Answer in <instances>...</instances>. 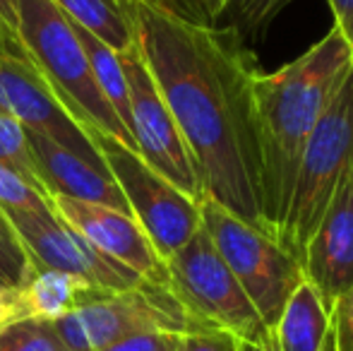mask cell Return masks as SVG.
Returning a JSON list of instances; mask_svg holds the SVG:
<instances>
[{
  "label": "cell",
  "mask_w": 353,
  "mask_h": 351,
  "mask_svg": "<svg viewBox=\"0 0 353 351\" xmlns=\"http://www.w3.org/2000/svg\"><path fill=\"white\" fill-rule=\"evenodd\" d=\"M135 41L171 108L202 192L267 231L257 150V68L231 29L185 19L152 0H125Z\"/></svg>",
  "instance_id": "6da1fadb"
},
{
  "label": "cell",
  "mask_w": 353,
  "mask_h": 351,
  "mask_svg": "<svg viewBox=\"0 0 353 351\" xmlns=\"http://www.w3.org/2000/svg\"><path fill=\"white\" fill-rule=\"evenodd\" d=\"M353 68V48L332 27L322 41L281 70L255 77L257 150L262 166V210L279 241L303 150L322 111ZM281 243V241H279Z\"/></svg>",
  "instance_id": "7a4b0ae2"
},
{
  "label": "cell",
  "mask_w": 353,
  "mask_h": 351,
  "mask_svg": "<svg viewBox=\"0 0 353 351\" xmlns=\"http://www.w3.org/2000/svg\"><path fill=\"white\" fill-rule=\"evenodd\" d=\"M17 34L24 56L84 130L111 135L137 152L135 140L94 80L74 24L53 0H17Z\"/></svg>",
  "instance_id": "3957f363"
},
{
  "label": "cell",
  "mask_w": 353,
  "mask_h": 351,
  "mask_svg": "<svg viewBox=\"0 0 353 351\" xmlns=\"http://www.w3.org/2000/svg\"><path fill=\"white\" fill-rule=\"evenodd\" d=\"M166 274L168 289L183 305L190 325L223 330L243 344L276 351L270 328L202 226L166 260Z\"/></svg>",
  "instance_id": "277c9868"
},
{
  "label": "cell",
  "mask_w": 353,
  "mask_h": 351,
  "mask_svg": "<svg viewBox=\"0 0 353 351\" xmlns=\"http://www.w3.org/2000/svg\"><path fill=\"white\" fill-rule=\"evenodd\" d=\"M202 229L274 337L286 301L305 281L301 260L267 231L243 221L212 197H200Z\"/></svg>",
  "instance_id": "5b68a950"
},
{
  "label": "cell",
  "mask_w": 353,
  "mask_h": 351,
  "mask_svg": "<svg viewBox=\"0 0 353 351\" xmlns=\"http://www.w3.org/2000/svg\"><path fill=\"white\" fill-rule=\"evenodd\" d=\"M353 159V68L303 150L279 241L298 260Z\"/></svg>",
  "instance_id": "8992f818"
},
{
  "label": "cell",
  "mask_w": 353,
  "mask_h": 351,
  "mask_svg": "<svg viewBox=\"0 0 353 351\" xmlns=\"http://www.w3.org/2000/svg\"><path fill=\"white\" fill-rule=\"evenodd\" d=\"M68 351H103L135 332L181 334L190 318L168 286L144 281L130 291L87 289L72 313L53 323Z\"/></svg>",
  "instance_id": "52a82bcc"
},
{
  "label": "cell",
  "mask_w": 353,
  "mask_h": 351,
  "mask_svg": "<svg viewBox=\"0 0 353 351\" xmlns=\"http://www.w3.org/2000/svg\"><path fill=\"white\" fill-rule=\"evenodd\" d=\"M89 137L125 195L132 219L140 224L159 258L166 263L202 226L200 202L178 190L116 137L97 130L89 132Z\"/></svg>",
  "instance_id": "ba28073f"
},
{
  "label": "cell",
  "mask_w": 353,
  "mask_h": 351,
  "mask_svg": "<svg viewBox=\"0 0 353 351\" xmlns=\"http://www.w3.org/2000/svg\"><path fill=\"white\" fill-rule=\"evenodd\" d=\"M123 63V72L128 80L130 97V135L135 140V150L147 166L161 174L168 183L185 192L188 197L200 202L202 183L195 169V161L183 140L178 123L171 108L166 106L140 48L135 46L118 51Z\"/></svg>",
  "instance_id": "9c48e42d"
},
{
  "label": "cell",
  "mask_w": 353,
  "mask_h": 351,
  "mask_svg": "<svg viewBox=\"0 0 353 351\" xmlns=\"http://www.w3.org/2000/svg\"><path fill=\"white\" fill-rule=\"evenodd\" d=\"M10 229L22 241L34 267L65 272L92 289L130 291L142 286V279L130 267L94 248L77 229L63 221L53 210L46 212H3Z\"/></svg>",
  "instance_id": "30bf717a"
},
{
  "label": "cell",
  "mask_w": 353,
  "mask_h": 351,
  "mask_svg": "<svg viewBox=\"0 0 353 351\" xmlns=\"http://www.w3.org/2000/svg\"><path fill=\"white\" fill-rule=\"evenodd\" d=\"M0 106L24 130L48 137L89 164L106 169V161L94 147L89 132L74 121L27 56L0 51Z\"/></svg>",
  "instance_id": "8fae6325"
},
{
  "label": "cell",
  "mask_w": 353,
  "mask_h": 351,
  "mask_svg": "<svg viewBox=\"0 0 353 351\" xmlns=\"http://www.w3.org/2000/svg\"><path fill=\"white\" fill-rule=\"evenodd\" d=\"M301 267L305 281L332 313L339 296L353 284V159L303 248Z\"/></svg>",
  "instance_id": "7c38bea8"
},
{
  "label": "cell",
  "mask_w": 353,
  "mask_h": 351,
  "mask_svg": "<svg viewBox=\"0 0 353 351\" xmlns=\"http://www.w3.org/2000/svg\"><path fill=\"white\" fill-rule=\"evenodd\" d=\"M48 202L63 221L77 229L103 255L130 267L152 284L168 286L166 263L159 258L152 241L130 214L113 210V207L70 200L63 195H51Z\"/></svg>",
  "instance_id": "4fadbf2b"
},
{
  "label": "cell",
  "mask_w": 353,
  "mask_h": 351,
  "mask_svg": "<svg viewBox=\"0 0 353 351\" xmlns=\"http://www.w3.org/2000/svg\"><path fill=\"white\" fill-rule=\"evenodd\" d=\"M27 142L34 171H37L39 183L48 197L63 195L70 200L94 202V205L113 207V210L130 214L125 195L121 192L116 178L108 169L89 164L82 157L72 154L65 147L56 145L43 135H37V132L27 130Z\"/></svg>",
  "instance_id": "5bb4252c"
},
{
  "label": "cell",
  "mask_w": 353,
  "mask_h": 351,
  "mask_svg": "<svg viewBox=\"0 0 353 351\" xmlns=\"http://www.w3.org/2000/svg\"><path fill=\"white\" fill-rule=\"evenodd\" d=\"M332 330V315L317 291L303 281L281 310L274 328L276 351H322Z\"/></svg>",
  "instance_id": "9a60e30c"
},
{
  "label": "cell",
  "mask_w": 353,
  "mask_h": 351,
  "mask_svg": "<svg viewBox=\"0 0 353 351\" xmlns=\"http://www.w3.org/2000/svg\"><path fill=\"white\" fill-rule=\"evenodd\" d=\"M92 289L77 277L65 272L41 270L34 267L32 277L19 289H14V303H17V320H48L56 323L58 318L72 313L82 301L84 291Z\"/></svg>",
  "instance_id": "2e32d148"
},
{
  "label": "cell",
  "mask_w": 353,
  "mask_h": 351,
  "mask_svg": "<svg viewBox=\"0 0 353 351\" xmlns=\"http://www.w3.org/2000/svg\"><path fill=\"white\" fill-rule=\"evenodd\" d=\"M68 19L113 51L135 46V29L125 0H53Z\"/></svg>",
  "instance_id": "e0dca14e"
},
{
  "label": "cell",
  "mask_w": 353,
  "mask_h": 351,
  "mask_svg": "<svg viewBox=\"0 0 353 351\" xmlns=\"http://www.w3.org/2000/svg\"><path fill=\"white\" fill-rule=\"evenodd\" d=\"M74 32H77L79 41H82L84 51H87L89 66H92V72H94V80H97L99 89H101L103 99L111 103V108L116 111V116L121 118L123 126H125L128 132H130V97H128V80H125V72H123L121 56H118V51H113L111 46H106L103 41H99L97 37H92L89 32H84L79 24H74Z\"/></svg>",
  "instance_id": "ac0fdd59"
},
{
  "label": "cell",
  "mask_w": 353,
  "mask_h": 351,
  "mask_svg": "<svg viewBox=\"0 0 353 351\" xmlns=\"http://www.w3.org/2000/svg\"><path fill=\"white\" fill-rule=\"evenodd\" d=\"M291 0H226L216 27L231 29L238 39H260Z\"/></svg>",
  "instance_id": "d6986e66"
},
{
  "label": "cell",
  "mask_w": 353,
  "mask_h": 351,
  "mask_svg": "<svg viewBox=\"0 0 353 351\" xmlns=\"http://www.w3.org/2000/svg\"><path fill=\"white\" fill-rule=\"evenodd\" d=\"M0 161L8 164L10 169H14L32 188H37L41 195H46V190L41 188L34 171V161L29 154V142H27V130L0 106ZM48 197V195H46Z\"/></svg>",
  "instance_id": "ffe728a7"
},
{
  "label": "cell",
  "mask_w": 353,
  "mask_h": 351,
  "mask_svg": "<svg viewBox=\"0 0 353 351\" xmlns=\"http://www.w3.org/2000/svg\"><path fill=\"white\" fill-rule=\"evenodd\" d=\"M0 351H68L48 320H17L0 330Z\"/></svg>",
  "instance_id": "44dd1931"
},
{
  "label": "cell",
  "mask_w": 353,
  "mask_h": 351,
  "mask_svg": "<svg viewBox=\"0 0 353 351\" xmlns=\"http://www.w3.org/2000/svg\"><path fill=\"white\" fill-rule=\"evenodd\" d=\"M34 263L8 221H0V286L19 289L32 277Z\"/></svg>",
  "instance_id": "7402d4cb"
},
{
  "label": "cell",
  "mask_w": 353,
  "mask_h": 351,
  "mask_svg": "<svg viewBox=\"0 0 353 351\" xmlns=\"http://www.w3.org/2000/svg\"><path fill=\"white\" fill-rule=\"evenodd\" d=\"M0 210L3 212H46L53 210L46 195L32 188L14 169L0 161Z\"/></svg>",
  "instance_id": "603a6c76"
},
{
  "label": "cell",
  "mask_w": 353,
  "mask_h": 351,
  "mask_svg": "<svg viewBox=\"0 0 353 351\" xmlns=\"http://www.w3.org/2000/svg\"><path fill=\"white\" fill-rule=\"evenodd\" d=\"M178 351H241V342L223 330L190 325L178 334Z\"/></svg>",
  "instance_id": "cb8c5ba5"
},
{
  "label": "cell",
  "mask_w": 353,
  "mask_h": 351,
  "mask_svg": "<svg viewBox=\"0 0 353 351\" xmlns=\"http://www.w3.org/2000/svg\"><path fill=\"white\" fill-rule=\"evenodd\" d=\"M152 3L202 24H216L226 8V0H152Z\"/></svg>",
  "instance_id": "d4e9b609"
},
{
  "label": "cell",
  "mask_w": 353,
  "mask_h": 351,
  "mask_svg": "<svg viewBox=\"0 0 353 351\" xmlns=\"http://www.w3.org/2000/svg\"><path fill=\"white\" fill-rule=\"evenodd\" d=\"M332 334L336 351H353V284L332 308Z\"/></svg>",
  "instance_id": "484cf974"
},
{
  "label": "cell",
  "mask_w": 353,
  "mask_h": 351,
  "mask_svg": "<svg viewBox=\"0 0 353 351\" xmlns=\"http://www.w3.org/2000/svg\"><path fill=\"white\" fill-rule=\"evenodd\" d=\"M176 342V334L171 332H135L118 339L103 351H168Z\"/></svg>",
  "instance_id": "4316f807"
},
{
  "label": "cell",
  "mask_w": 353,
  "mask_h": 351,
  "mask_svg": "<svg viewBox=\"0 0 353 351\" xmlns=\"http://www.w3.org/2000/svg\"><path fill=\"white\" fill-rule=\"evenodd\" d=\"M0 51L24 56L17 34V0H0Z\"/></svg>",
  "instance_id": "83f0119b"
},
{
  "label": "cell",
  "mask_w": 353,
  "mask_h": 351,
  "mask_svg": "<svg viewBox=\"0 0 353 351\" xmlns=\"http://www.w3.org/2000/svg\"><path fill=\"white\" fill-rule=\"evenodd\" d=\"M334 14V27L353 48V0H327Z\"/></svg>",
  "instance_id": "f1b7e54d"
},
{
  "label": "cell",
  "mask_w": 353,
  "mask_h": 351,
  "mask_svg": "<svg viewBox=\"0 0 353 351\" xmlns=\"http://www.w3.org/2000/svg\"><path fill=\"white\" fill-rule=\"evenodd\" d=\"M10 323H17V303H14V289L0 286V330Z\"/></svg>",
  "instance_id": "f546056e"
},
{
  "label": "cell",
  "mask_w": 353,
  "mask_h": 351,
  "mask_svg": "<svg viewBox=\"0 0 353 351\" xmlns=\"http://www.w3.org/2000/svg\"><path fill=\"white\" fill-rule=\"evenodd\" d=\"M322 351H336L334 349V334H332V330H330V337H327V342H325V347H322Z\"/></svg>",
  "instance_id": "4dcf8cb0"
},
{
  "label": "cell",
  "mask_w": 353,
  "mask_h": 351,
  "mask_svg": "<svg viewBox=\"0 0 353 351\" xmlns=\"http://www.w3.org/2000/svg\"><path fill=\"white\" fill-rule=\"evenodd\" d=\"M241 351H265V349H260V347H252V344H243V342H241Z\"/></svg>",
  "instance_id": "1f68e13d"
},
{
  "label": "cell",
  "mask_w": 353,
  "mask_h": 351,
  "mask_svg": "<svg viewBox=\"0 0 353 351\" xmlns=\"http://www.w3.org/2000/svg\"><path fill=\"white\" fill-rule=\"evenodd\" d=\"M168 351H178V334H176V342H173V347L168 349Z\"/></svg>",
  "instance_id": "d6a6232c"
},
{
  "label": "cell",
  "mask_w": 353,
  "mask_h": 351,
  "mask_svg": "<svg viewBox=\"0 0 353 351\" xmlns=\"http://www.w3.org/2000/svg\"><path fill=\"white\" fill-rule=\"evenodd\" d=\"M0 221H8V219H5V214H3V210H0Z\"/></svg>",
  "instance_id": "836d02e7"
}]
</instances>
